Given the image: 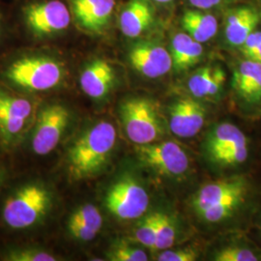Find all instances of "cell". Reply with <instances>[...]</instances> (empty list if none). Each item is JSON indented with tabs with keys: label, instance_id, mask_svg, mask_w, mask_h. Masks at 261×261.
<instances>
[{
	"label": "cell",
	"instance_id": "10",
	"mask_svg": "<svg viewBox=\"0 0 261 261\" xmlns=\"http://www.w3.org/2000/svg\"><path fill=\"white\" fill-rule=\"evenodd\" d=\"M206 109L192 98H183L169 110V127L179 138H193L204 126Z\"/></svg>",
	"mask_w": 261,
	"mask_h": 261
},
{
	"label": "cell",
	"instance_id": "18",
	"mask_svg": "<svg viewBox=\"0 0 261 261\" xmlns=\"http://www.w3.org/2000/svg\"><path fill=\"white\" fill-rule=\"evenodd\" d=\"M182 25L191 37L201 44L211 40L218 31V21L214 16L198 10L186 11Z\"/></svg>",
	"mask_w": 261,
	"mask_h": 261
},
{
	"label": "cell",
	"instance_id": "33",
	"mask_svg": "<svg viewBox=\"0 0 261 261\" xmlns=\"http://www.w3.org/2000/svg\"><path fill=\"white\" fill-rule=\"evenodd\" d=\"M224 81H225V73L224 70L220 67L214 68L208 96H214L216 94L219 93L224 85Z\"/></svg>",
	"mask_w": 261,
	"mask_h": 261
},
{
	"label": "cell",
	"instance_id": "7",
	"mask_svg": "<svg viewBox=\"0 0 261 261\" xmlns=\"http://www.w3.org/2000/svg\"><path fill=\"white\" fill-rule=\"evenodd\" d=\"M136 151L144 165L165 176H181L190 167L186 152L171 141L137 145Z\"/></svg>",
	"mask_w": 261,
	"mask_h": 261
},
{
	"label": "cell",
	"instance_id": "39",
	"mask_svg": "<svg viewBox=\"0 0 261 261\" xmlns=\"http://www.w3.org/2000/svg\"><path fill=\"white\" fill-rule=\"evenodd\" d=\"M0 28H1V16H0Z\"/></svg>",
	"mask_w": 261,
	"mask_h": 261
},
{
	"label": "cell",
	"instance_id": "38",
	"mask_svg": "<svg viewBox=\"0 0 261 261\" xmlns=\"http://www.w3.org/2000/svg\"><path fill=\"white\" fill-rule=\"evenodd\" d=\"M1 182H2V172L0 170V184H1Z\"/></svg>",
	"mask_w": 261,
	"mask_h": 261
},
{
	"label": "cell",
	"instance_id": "35",
	"mask_svg": "<svg viewBox=\"0 0 261 261\" xmlns=\"http://www.w3.org/2000/svg\"><path fill=\"white\" fill-rule=\"evenodd\" d=\"M191 5L199 10H207L218 6L222 0H189Z\"/></svg>",
	"mask_w": 261,
	"mask_h": 261
},
{
	"label": "cell",
	"instance_id": "11",
	"mask_svg": "<svg viewBox=\"0 0 261 261\" xmlns=\"http://www.w3.org/2000/svg\"><path fill=\"white\" fill-rule=\"evenodd\" d=\"M76 24L87 32L100 34L111 22L115 0H71Z\"/></svg>",
	"mask_w": 261,
	"mask_h": 261
},
{
	"label": "cell",
	"instance_id": "26",
	"mask_svg": "<svg viewBox=\"0 0 261 261\" xmlns=\"http://www.w3.org/2000/svg\"><path fill=\"white\" fill-rule=\"evenodd\" d=\"M108 257L112 261H146L148 259L146 252L143 250L125 243L114 245L109 252Z\"/></svg>",
	"mask_w": 261,
	"mask_h": 261
},
{
	"label": "cell",
	"instance_id": "22",
	"mask_svg": "<svg viewBox=\"0 0 261 261\" xmlns=\"http://www.w3.org/2000/svg\"><path fill=\"white\" fill-rule=\"evenodd\" d=\"M32 105L22 98L10 96L8 94L0 92V113L13 117L28 119L32 112Z\"/></svg>",
	"mask_w": 261,
	"mask_h": 261
},
{
	"label": "cell",
	"instance_id": "31",
	"mask_svg": "<svg viewBox=\"0 0 261 261\" xmlns=\"http://www.w3.org/2000/svg\"><path fill=\"white\" fill-rule=\"evenodd\" d=\"M68 229L74 238L84 242L93 240L98 234V231L93 229L92 227L72 220H69Z\"/></svg>",
	"mask_w": 261,
	"mask_h": 261
},
{
	"label": "cell",
	"instance_id": "8",
	"mask_svg": "<svg viewBox=\"0 0 261 261\" xmlns=\"http://www.w3.org/2000/svg\"><path fill=\"white\" fill-rule=\"evenodd\" d=\"M70 112L62 105H49L44 108L38 117L32 138V149L40 156L56 149L68 123Z\"/></svg>",
	"mask_w": 261,
	"mask_h": 261
},
{
	"label": "cell",
	"instance_id": "21",
	"mask_svg": "<svg viewBox=\"0 0 261 261\" xmlns=\"http://www.w3.org/2000/svg\"><path fill=\"white\" fill-rule=\"evenodd\" d=\"M176 237L175 224L171 217L164 213H158V225L156 241L153 250L164 251L173 246Z\"/></svg>",
	"mask_w": 261,
	"mask_h": 261
},
{
	"label": "cell",
	"instance_id": "5",
	"mask_svg": "<svg viewBox=\"0 0 261 261\" xmlns=\"http://www.w3.org/2000/svg\"><path fill=\"white\" fill-rule=\"evenodd\" d=\"M149 205L145 189L132 178H123L109 190L106 206L120 220H134L144 214Z\"/></svg>",
	"mask_w": 261,
	"mask_h": 261
},
{
	"label": "cell",
	"instance_id": "9",
	"mask_svg": "<svg viewBox=\"0 0 261 261\" xmlns=\"http://www.w3.org/2000/svg\"><path fill=\"white\" fill-rule=\"evenodd\" d=\"M129 60L140 75L157 79L167 75L173 67L172 57L168 50L153 42H139L130 47Z\"/></svg>",
	"mask_w": 261,
	"mask_h": 261
},
{
	"label": "cell",
	"instance_id": "36",
	"mask_svg": "<svg viewBox=\"0 0 261 261\" xmlns=\"http://www.w3.org/2000/svg\"><path fill=\"white\" fill-rule=\"evenodd\" d=\"M246 57H247V59L261 63V44Z\"/></svg>",
	"mask_w": 261,
	"mask_h": 261
},
{
	"label": "cell",
	"instance_id": "32",
	"mask_svg": "<svg viewBox=\"0 0 261 261\" xmlns=\"http://www.w3.org/2000/svg\"><path fill=\"white\" fill-rule=\"evenodd\" d=\"M198 252L193 248H184L175 251H164L159 255V261H195Z\"/></svg>",
	"mask_w": 261,
	"mask_h": 261
},
{
	"label": "cell",
	"instance_id": "3",
	"mask_svg": "<svg viewBox=\"0 0 261 261\" xmlns=\"http://www.w3.org/2000/svg\"><path fill=\"white\" fill-rule=\"evenodd\" d=\"M10 82L31 91H47L62 83V63L47 56H28L16 60L7 70Z\"/></svg>",
	"mask_w": 261,
	"mask_h": 261
},
{
	"label": "cell",
	"instance_id": "24",
	"mask_svg": "<svg viewBox=\"0 0 261 261\" xmlns=\"http://www.w3.org/2000/svg\"><path fill=\"white\" fill-rule=\"evenodd\" d=\"M157 225L158 213H152L147 216L136 230L135 236L137 241L144 247L153 250L157 235Z\"/></svg>",
	"mask_w": 261,
	"mask_h": 261
},
{
	"label": "cell",
	"instance_id": "28",
	"mask_svg": "<svg viewBox=\"0 0 261 261\" xmlns=\"http://www.w3.org/2000/svg\"><path fill=\"white\" fill-rule=\"evenodd\" d=\"M5 260L8 261H56V256L49 252L36 249L23 248L8 252L5 255Z\"/></svg>",
	"mask_w": 261,
	"mask_h": 261
},
{
	"label": "cell",
	"instance_id": "20",
	"mask_svg": "<svg viewBox=\"0 0 261 261\" xmlns=\"http://www.w3.org/2000/svg\"><path fill=\"white\" fill-rule=\"evenodd\" d=\"M245 196L246 194L229 196L214 205L197 212V214L207 223H220L233 215L234 211L242 204Z\"/></svg>",
	"mask_w": 261,
	"mask_h": 261
},
{
	"label": "cell",
	"instance_id": "27",
	"mask_svg": "<svg viewBox=\"0 0 261 261\" xmlns=\"http://www.w3.org/2000/svg\"><path fill=\"white\" fill-rule=\"evenodd\" d=\"M69 220L76 221L92 227L98 232L103 226V217L97 207L86 204L76 209Z\"/></svg>",
	"mask_w": 261,
	"mask_h": 261
},
{
	"label": "cell",
	"instance_id": "16",
	"mask_svg": "<svg viewBox=\"0 0 261 261\" xmlns=\"http://www.w3.org/2000/svg\"><path fill=\"white\" fill-rule=\"evenodd\" d=\"M259 22L257 12L251 7H239L230 11L224 27V35L232 46H242Z\"/></svg>",
	"mask_w": 261,
	"mask_h": 261
},
{
	"label": "cell",
	"instance_id": "12",
	"mask_svg": "<svg viewBox=\"0 0 261 261\" xmlns=\"http://www.w3.org/2000/svg\"><path fill=\"white\" fill-rule=\"evenodd\" d=\"M115 72L112 66L103 59H95L86 66L80 77L81 87L88 97L100 100L113 87Z\"/></svg>",
	"mask_w": 261,
	"mask_h": 261
},
{
	"label": "cell",
	"instance_id": "2",
	"mask_svg": "<svg viewBox=\"0 0 261 261\" xmlns=\"http://www.w3.org/2000/svg\"><path fill=\"white\" fill-rule=\"evenodd\" d=\"M51 205V195L46 187L28 184L6 200L3 220L13 229H25L38 224Z\"/></svg>",
	"mask_w": 261,
	"mask_h": 261
},
{
	"label": "cell",
	"instance_id": "19",
	"mask_svg": "<svg viewBox=\"0 0 261 261\" xmlns=\"http://www.w3.org/2000/svg\"><path fill=\"white\" fill-rule=\"evenodd\" d=\"M247 139L242 130L231 123L217 125L208 135L206 149L212 157L215 154L226 149L234 144L246 142Z\"/></svg>",
	"mask_w": 261,
	"mask_h": 261
},
{
	"label": "cell",
	"instance_id": "30",
	"mask_svg": "<svg viewBox=\"0 0 261 261\" xmlns=\"http://www.w3.org/2000/svg\"><path fill=\"white\" fill-rule=\"evenodd\" d=\"M27 119L0 113V132L5 140H13L25 126Z\"/></svg>",
	"mask_w": 261,
	"mask_h": 261
},
{
	"label": "cell",
	"instance_id": "17",
	"mask_svg": "<svg viewBox=\"0 0 261 261\" xmlns=\"http://www.w3.org/2000/svg\"><path fill=\"white\" fill-rule=\"evenodd\" d=\"M202 55V44L195 41L188 33H177L172 39L171 57L176 71H184L196 65Z\"/></svg>",
	"mask_w": 261,
	"mask_h": 261
},
{
	"label": "cell",
	"instance_id": "37",
	"mask_svg": "<svg viewBox=\"0 0 261 261\" xmlns=\"http://www.w3.org/2000/svg\"><path fill=\"white\" fill-rule=\"evenodd\" d=\"M154 1L157 2V3H160V4H168V3L172 2L173 0H154Z\"/></svg>",
	"mask_w": 261,
	"mask_h": 261
},
{
	"label": "cell",
	"instance_id": "6",
	"mask_svg": "<svg viewBox=\"0 0 261 261\" xmlns=\"http://www.w3.org/2000/svg\"><path fill=\"white\" fill-rule=\"evenodd\" d=\"M23 13L28 29L37 37L58 34L69 28L71 23V12L60 0L29 4Z\"/></svg>",
	"mask_w": 261,
	"mask_h": 261
},
{
	"label": "cell",
	"instance_id": "14",
	"mask_svg": "<svg viewBox=\"0 0 261 261\" xmlns=\"http://www.w3.org/2000/svg\"><path fill=\"white\" fill-rule=\"evenodd\" d=\"M247 186L242 178H230L209 183L200 188L192 204L196 213L234 195L246 194Z\"/></svg>",
	"mask_w": 261,
	"mask_h": 261
},
{
	"label": "cell",
	"instance_id": "4",
	"mask_svg": "<svg viewBox=\"0 0 261 261\" xmlns=\"http://www.w3.org/2000/svg\"><path fill=\"white\" fill-rule=\"evenodd\" d=\"M122 123L129 140L136 145L152 143L163 135L156 103L145 98H132L120 108Z\"/></svg>",
	"mask_w": 261,
	"mask_h": 261
},
{
	"label": "cell",
	"instance_id": "34",
	"mask_svg": "<svg viewBox=\"0 0 261 261\" xmlns=\"http://www.w3.org/2000/svg\"><path fill=\"white\" fill-rule=\"evenodd\" d=\"M261 44V31L254 30L252 33L246 39L242 46V51L244 56H247Z\"/></svg>",
	"mask_w": 261,
	"mask_h": 261
},
{
	"label": "cell",
	"instance_id": "23",
	"mask_svg": "<svg viewBox=\"0 0 261 261\" xmlns=\"http://www.w3.org/2000/svg\"><path fill=\"white\" fill-rule=\"evenodd\" d=\"M213 68L203 67L197 70L189 80L188 87L192 95L196 98L208 97L209 87L213 76Z\"/></svg>",
	"mask_w": 261,
	"mask_h": 261
},
{
	"label": "cell",
	"instance_id": "1",
	"mask_svg": "<svg viewBox=\"0 0 261 261\" xmlns=\"http://www.w3.org/2000/svg\"><path fill=\"white\" fill-rule=\"evenodd\" d=\"M115 143L116 130L110 122H99L86 130L68 152L71 177L82 180L102 171L112 156Z\"/></svg>",
	"mask_w": 261,
	"mask_h": 261
},
{
	"label": "cell",
	"instance_id": "15",
	"mask_svg": "<svg viewBox=\"0 0 261 261\" xmlns=\"http://www.w3.org/2000/svg\"><path fill=\"white\" fill-rule=\"evenodd\" d=\"M233 87L248 103L261 101V63L247 59L234 71Z\"/></svg>",
	"mask_w": 261,
	"mask_h": 261
},
{
	"label": "cell",
	"instance_id": "13",
	"mask_svg": "<svg viewBox=\"0 0 261 261\" xmlns=\"http://www.w3.org/2000/svg\"><path fill=\"white\" fill-rule=\"evenodd\" d=\"M154 9L149 0H130L122 9L119 28L128 38H137L153 24Z\"/></svg>",
	"mask_w": 261,
	"mask_h": 261
},
{
	"label": "cell",
	"instance_id": "29",
	"mask_svg": "<svg viewBox=\"0 0 261 261\" xmlns=\"http://www.w3.org/2000/svg\"><path fill=\"white\" fill-rule=\"evenodd\" d=\"M216 261H256L258 257L247 248L226 247L215 254Z\"/></svg>",
	"mask_w": 261,
	"mask_h": 261
},
{
	"label": "cell",
	"instance_id": "25",
	"mask_svg": "<svg viewBox=\"0 0 261 261\" xmlns=\"http://www.w3.org/2000/svg\"><path fill=\"white\" fill-rule=\"evenodd\" d=\"M248 146L247 141L234 144L232 146L223 150L211 158L216 163L224 166H236L244 163L248 158Z\"/></svg>",
	"mask_w": 261,
	"mask_h": 261
}]
</instances>
